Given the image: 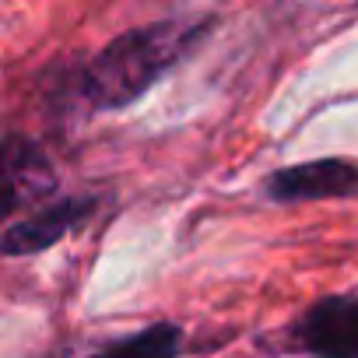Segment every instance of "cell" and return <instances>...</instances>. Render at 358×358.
<instances>
[{"instance_id": "obj_5", "label": "cell", "mask_w": 358, "mask_h": 358, "mask_svg": "<svg viewBox=\"0 0 358 358\" xmlns=\"http://www.w3.org/2000/svg\"><path fill=\"white\" fill-rule=\"evenodd\" d=\"M32 176L50 183L46 162L32 148H25V144H4L0 148V222L15 211L25 187L32 190Z\"/></svg>"}, {"instance_id": "obj_1", "label": "cell", "mask_w": 358, "mask_h": 358, "mask_svg": "<svg viewBox=\"0 0 358 358\" xmlns=\"http://www.w3.org/2000/svg\"><path fill=\"white\" fill-rule=\"evenodd\" d=\"M201 25H151L113 39L88 67L85 85L92 102L99 106H127L134 102L172 60H179Z\"/></svg>"}, {"instance_id": "obj_2", "label": "cell", "mask_w": 358, "mask_h": 358, "mask_svg": "<svg viewBox=\"0 0 358 358\" xmlns=\"http://www.w3.org/2000/svg\"><path fill=\"white\" fill-rule=\"evenodd\" d=\"M271 197L278 201H320V197H344L358 190V165L344 158H323L281 169L267 183Z\"/></svg>"}, {"instance_id": "obj_4", "label": "cell", "mask_w": 358, "mask_h": 358, "mask_svg": "<svg viewBox=\"0 0 358 358\" xmlns=\"http://www.w3.org/2000/svg\"><path fill=\"white\" fill-rule=\"evenodd\" d=\"M92 211V201L71 197V201H57L50 208H43L39 215H32L29 222L15 225L11 232H4L0 250L8 257H25V253H39L46 246H53L57 239H64L85 215Z\"/></svg>"}, {"instance_id": "obj_3", "label": "cell", "mask_w": 358, "mask_h": 358, "mask_svg": "<svg viewBox=\"0 0 358 358\" xmlns=\"http://www.w3.org/2000/svg\"><path fill=\"white\" fill-rule=\"evenodd\" d=\"M302 341L320 358H358V299H323L309 309Z\"/></svg>"}, {"instance_id": "obj_6", "label": "cell", "mask_w": 358, "mask_h": 358, "mask_svg": "<svg viewBox=\"0 0 358 358\" xmlns=\"http://www.w3.org/2000/svg\"><path fill=\"white\" fill-rule=\"evenodd\" d=\"M176 351H179V330L169 323H158L109 348L102 358H176Z\"/></svg>"}]
</instances>
